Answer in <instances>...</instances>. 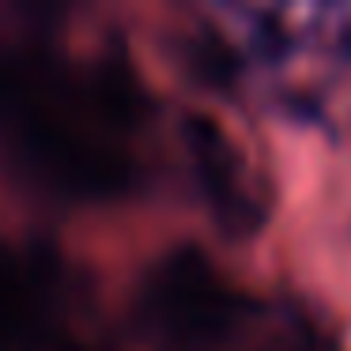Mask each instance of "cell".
I'll list each match as a JSON object with an SVG mask.
<instances>
[{
    "label": "cell",
    "instance_id": "obj_2",
    "mask_svg": "<svg viewBox=\"0 0 351 351\" xmlns=\"http://www.w3.org/2000/svg\"><path fill=\"white\" fill-rule=\"evenodd\" d=\"M147 306H152V317L162 328H170V336H189V340L219 332L234 317L230 291L193 250L174 253L155 272Z\"/></svg>",
    "mask_w": 351,
    "mask_h": 351
},
{
    "label": "cell",
    "instance_id": "obj_1",
    "mask_svg": "<svg viewBox=\"0 0 351 351\" xmlns=\"http://www.w3.org/2000/svg\"><path fill=\"white\" fill-rule=\"evenodd\" d=\"M182 136H185V152H189L197 185H200V197H204L212 219L234 238L253 234L261 227V208L250 193L242 155L230 144V136L204 114L185 117Z\"/></svg>",
    "mask_w": 351,
    "mask_h": 351
}]
</instances>
